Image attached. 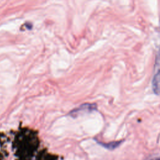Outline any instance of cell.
Segmentation results:
<instances>
[{
	"mask_svg": "<svg viewBox=\"0 0 160 160\" xmlns=\"http://www.w3.org/2000/svg\"><path fill=\"white\" fill-rule=\"evenodd\" d=\"M121 143V141H113V142H111L106 143V144L102 143L101 144H102V146H103L104 147H105L107 149H114L116 148L117 147H118Z\"/></svg>",
	"mask_w": 160,
	"mask_h": 160,
	"instance_id": "cell-2",
	"label": "cell"
},
{
	"mask_svg": "<svg viewBox=\"0 0 160 160\" xmlns=\"http://www.w3.org/2000/svg\"><path fill=\"white\" fill-rule=\"evenodd\" d=\"M156 64L158 66H160V49L157 54L156 58Z\"/></svg>",
	"mask_w": 160,
	"mask_h": 160,
	"instance_id": "cell-3",
	"label": "cell"
},
{
	"mask_svg": "<svg viewBox=\"0 0 160 160\" xmlns=\"http://www.w3.org/2000/svg\"><path fill=\"white\" fill-rule=\"evenodd\" d=\"M150 160H160V156L159 157H156V158H154Z\"/></svg>",
	"mask_w": 160,
	"mask_h": 160,
	"instance_id": "cell-4",
	"label": "cell"
},
{
	"mask_svg": "<svg viewBox=\"0 0 160 160\" xmlns=\"http://www.w3.org/2000/svg\"><path fill=\"white\" fill-rule=\"evenodd\" d=\"M152 88L154 93L160 94V70L158 71L153 77Z\"/></svg>",
	"mask_w": 160,
	"mask_h": 160,
	"instance_id": "cell-1",
	"label": "cell"
}]
</instances>
